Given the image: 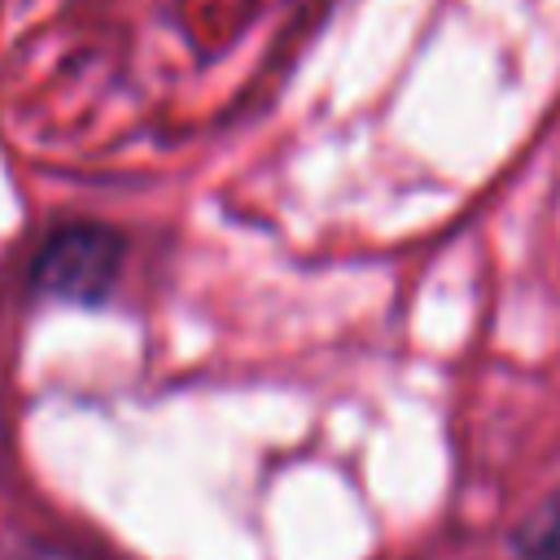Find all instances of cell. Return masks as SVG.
Listing matches in <instances>:
<instances>
[{
	"label": "cell",
	"instance_id": "obj_2",
	"mask_svg": "<svg viewBox=\"0 0 560 560\" xmlns=\"http://www.w3.org/2000/svg\"><path fill=\"white\" fill-rule=\"evenodd\" d=\"M521 551H529L534 560H560V499L542 512V521L525 534Z\"/></svg>",
	"mask_w": 560,
	"mask_h": 560
},
{
	"label": "cell",
	"instance_id": "obj_1",
	"mask_svg": "<svg viewBox=\"0 0 560 560\" xmlns=\"http://www.w3.org/2000/svg\"><path fill=\"white\" fill-rule=\"evenodd\" d=\"M118 262H122V241L109 228L74 223L39 245L31 262V280L39 293L57 302H101L118 280Z\"/></svg>",
	"mask_w": 560,
	"mask_h": 560
},
{
	"label": "cell",
	"instance_id": "obj_3",
	"mask_svg": "<svg viewBox=\"0 0 560 560\" xmlns=\"http://www.w3.org/2000/svg\"><path fill=\"white\" fill-rule=\"evenodd\" d=\"M48 560H57V556H48Z\"/></svg>",
	"mask_w": 560,
	"mask_h": 560
}]
</instances>
